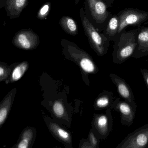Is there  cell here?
<instances>
[{"mask_svg":"<svg viewBox=\"0 0 148 148\" xmlns=\"http://www.w3.org/2000/svg\"><path fill=\"white\" fill-rule=\"evenodd\" d=\"M80 65L83 70L88 73H93L97 70L91 58L88 57L87 54L85 53L80 60Z\"/></svg>","mask_w":148,"mask_h":148,"instance_id":"15","label":"cell"},{"mask_svg":"<svg viewBox=\"0 0 148 148\" xmlns=\"http://www.w3.org/2000/svg\"><path fill=\"white\" fill-rule=\"evenodd\" d=\"M12 43L21 49L32 50L39 45L40 38L32 29H22L15 34L13 38Z\"/></svg>","mask_w":148,"mask_h":148,"instance_id":"6","label":"cell"},{"mask_svg":"<svg viewBox=\"0 0 148 148\" xmlns=\"http://www.w3.org/2000/svg\"><path fill=\"white\" fill-rule=\"evenodd\" d=\"M138 29L124 31L114 42L112 53V61L121 64L132 58L137 45Z\"/></svg>","mask_w":148,"mask_h":148,"instance_id":"1","label":"cell"},{"mask_svg":"<svg viewBox=\"0 0 148 148\" xmlns=\"http://www.w3.org/2000/svg\"><path fill=\"white\" fill-rule=\"evenodd\" d=\"M109 77L115 85L119 96L133 107L136 108L134 93L130 86L124 79L113 73H110Z\"/></svg>","mask_w":148,"mask_h":148,"instance_id":"9","label":"cell"},{"mask_svg":"<svg viewBox=\"0 0 148 148\" xmlns=\"http://www.w3.org/2000/svg\"><path fill=\"white\" fill-rule=\"evenodd\" d=\"M113 123L111 109L106 110L104 113L96 115L94 125L99 138L104 139L108 137L112 131Z\"/></svg>","mask_w":148,"mask_h":148,"instance_id":"7","label":"cell"},{"mask_svg":"<svg viewBox=\"0 0 148 148\" xmlns=\"http://www.w3.org/2000/svg\"><path fill=\"white\" fill-rule=\"evenodd\" d=\"M87 14L90 21L98 31L103 30L112 14L108 11L109 6L104 0H85Z\"/></svg>","mask_w":148,"mask_h":148,"instance_id":"3","label":"cell"},{"mask_svg":"<svg viewBox=\"0 0 148 148\" xmlns=\"http://www.w3.org/2000/svg\"><path fill=\"white\" fill-rule=\"evenodd\" d=\"M140 72L143 78L145 85L148 90V70L146 69H140Z\"/></svg>","mask_w":148,"mask_h":148,"instance_id":"21","label":"cell"},{"mask_svg":"<svg viewBox=\"0 0 148 148\" xmlns=\"http://www.w3.org/2000/svg\"><path fill=\"white\" fill-rule=\"evenodd\" d=\"M104 1L107 3V5L109 6V8L112 7V4H113L114 1V0H104Z\"/></svg>","mask_w":148,"mask_h":148,"instance_id":"25","label":"cell"},{"mask_svg":"<svg viewBox=\"0 0 148 148\" xmlns=\"http://www.w3.org/2000/svg\"><path fill=\"white\" fill-rule=\"evenodd\" d=\"M116 14L119 18L118 37L128 27H140L148 20V12L133 8H125Z\"/></svg>","mask_w":148,"mask_h":148,"instance_id":"4","label":"cell"},{"mask_svg":"<svg viewBox=\"0 0 148 148\" xmlns=\"http://www.w3.org/2000/svg\"><path fill=\"white\" fill-rule=\"evenodd\" d=\"M8 111L6 108H3L0 110V124H2L7 116Z\"/></svg>","mask_w":148,"mask_h":148,"instance_id":"19","label":"cell"},{"mask_svg":"<svg viewBox=\"0 0 148 148\" xmlns=\"http://www.w3.org/2000/svg\"><path fill=\"white\" fill-rule=\"evenodd\" d=\"M116 148H148V124L129 133Z\"/></svg>","mask_w":148,"mask_h":148,"instance_id":"5","label":"cell"},{"mask_svg":"<svg viewBox=\"0 0 148 148\" xmlns=\"http://www.w3.org/2000/svg\"><path fill=\"white\" fill-rule=\"evenodd\" d=\"M53 111L57 116H61L64 113V108L62 104L60 102H57L53 106Z\"/></svg>","mask_w":148,"mask_h":148,"instance_id":"18","label":"cell"},{"mask_svg":"<svg viewBox=\"0 0 148 148\" xmlns=\"http://www.w3.org/2000/svg\"><path fill=\"white\" fill-rule=\"evenodd\" d=\"M119 18L117 14L111 16L103 28L102 32L106 38L110 42H114L118 37Z\"/></svg>","mask_w":148,"mask_h":148,"instance_id":"12","label":"cell"},{"mask_svg":"<svg viewBox=\"0 0 148 148\" xmlns=\"http://www.w3.org/2000/svg\"><path fill=\"white\" fill-rule=\"evenodd\" d=\"M59 25L64 32L72 36L77 35L78 28L77 22L71 17L63 16L59 21Z\"/></svg>","mask_w":148,"mask_h":148,"instance_id":"14","label":"cell"},{"mask_svg":"<svg viewBox=\"0 0 148 148\" xmlns=\"http://www.w3.org/2000/svg\"><path fill=\"white\" fill-rule=\"evenodd\" d=\"M136 109L125 100L117 98L113 104L112 110L120 113V123L123 125L130 126L133 123L136 115Z\"/></svg>","mask_w":148,"mask_h":148,"instance_id":"8","label":"cell"},{"mask_svg":"<svg viewBox=\"0 0 148 148\" xmlns=\"http://www.w3.org/2000/svg\"><path fill=\"white\" fill-rule=\"evenodd\" d=\"M4 0H0V9L4 7Z\"/></svg>","mask_w":148,"mask_h":148,"instance_id":"26","label":"cell"},{"mask_svg":"<svg viewBox=\"0 0 148 148\" xmlns=\"http://www.w3.org/2000/svg\"><path fill=\"white\" fill-rule=\"evenodd\" d=\"M28 139L26 138H24L19 144L18 147L19 148H27L28 147Z\"/></svg>","mask_w":148,"mask_h":148,"instance_id":"23","label":"cell"},{"mask_svg":"<svg viewBox=\"0 0 148 148\" xmlns=\"http://www.w3.org/2000/svg\"><path fill=\"white\" fill-rule=\"evenodd\" d=\"M79 1H80V0H75V4H76V5H77V4H78Z\"/></svg>","mask_w":148,"mask_h":148,"instance_id":"28","label":"cell"},{"mask_svg":"<svg viewBox=\"0 0 148 148\" xmlns=\"http://www.w3.org/2000/svg\"><path fill=\"white\" fill-rule=\"evenodd\" d=\"M90 139L91 144L92 147H96L98 144V140L92 132H90Z\"/></svg>","mask_w":148,"mask_h":148,"instance_id":"20","label":"cell"},{"mask_svg":"<svg viewBox=\"0 0 148 148\" xmlns=\"http://www.w3.org/2000/svg\"><path fill=\"white\" fill-rule=\"evenodd\" d=\"M4 73V70L2 67H0V76H2Z\"/></svg>","mask_w":148,"mask_h":148,"instance_id":"27","label":"cell"},{"mask_svg":"<svg viewBox=\"0 0 148 148\" xmlns=\"http://www.w3.org/2000/svg\"><path fill=\"white\" fill-rule=\"evenodd\" d=\"M32 133L31 132L27 131L26 132H25V134L24 135V138H26V139H30V138L32 137Z\"/></svg>","mask_w":148,"mask_h":148,"instance_id":"24","label":"cell"},{"mask_svg":"<svg viewBox=\"0 0 148 148\" xmlns=\"http://www.w3.org/2000/svg\"><path fill=\"white\" fill-rule=\"evenodd\" d=\"M27 62H24L14 69L12 74V77L14 81L18 80L22 77L27 69Z\"/></svg>","mask_w":148,"mask_h":148,"instance_id":"16","label":"cell"},{"mask_svg":"<svg viewBox=\"0 0 148 148\" xmlns=\"http://www.w3.org/2000/svg\"><path fill=\"white\" fill-rule=\"evenodd\" d=\"M58 133L59 136L64 139H67L69 138V134L65 131L62 130V129H58Z\"/></svg>","mask_w":148,"mask_h":148,"instance_id":"22","label":"cell"},{"mask_svg":"<svg viewBox=\"0 0 148 148\" xmlns=\"http://www.w3.org/2000/svg\"><path fill=\"white\" fill-rule=\"evenodd\" d=\"M117 98L114 96L112 92L105 90L96 99L95 107L97 110L111 109L112 110Z\"/></svg>","mask_w":148,"mask_h":148,"instance_id":"13","label":"cell"},{"mask_svg":"<svg viewBox=\"0 0 148 148\" xmlns=\"http://www.w3.org/2000/svg\"><path fill=\"white\" fill-rule=\"evenodd\" d=\"M84 8H81L79 16L85 34L89 40L92 48L100 56L107 53L110 47V41L103 34L101 33L88 18Z\"/></svg>","mask_w":148,"mask_h":148,"instance_id":"2","label":"cell"},{"mask_svg":"<svg viewBox=\"0 0 148 148\" xmlns=\"http://www.w3.org/2000/svg\"><path fill=\"white\" fill-rule=\"evenodd\" d=\"M51 7V3L50 2L45 3L38 12L37 18L41 20L46 19L49 15Z\"/></svg>","mask_w":148,"mask_h":148,"instance_id":"17","label":"cell"},{"mask_svg":"<svg viewBox=\"0 0 148 148\" xmlns=\"http://www.w3.org/2000/svg\"><path fill=\"white\" fill-rule=\"evenodd\" d=\"M137 35V45L132 58L136 59L143 58L148 55V27H138Z\"/></svg>","mask_w":148,"mask_h":148,"instance_id":"10","label":"cell"},{"mask_svg":"<svg viewBox=\"0 0 148 148\" xmlns=\"http://www.w3.org/2000/svg\"><path fill=\"white\" fill-rule=\"evenodd\" d=\"M28 0H4V7L7 15L11 19L19 18L27 7Z\"/></svg>","mask_w":148,"mask_h":148,"instance_id":"11","label":"cell"}]
</instances>
